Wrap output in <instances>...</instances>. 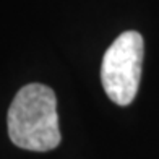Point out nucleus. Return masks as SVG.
I'll return each mask as SVG.
<instances>
[{
    "label": "nucleus",
    "instance_id": "obj_1",
    "mask_svg": "<svg viewBox=\"0 0 159 159\" xmlns=\"http://www.w3.org/2000/svg\"><path fill=\"white\" fill-rule=\"evenodd\" d=\"M8 135L13 144L28 151H50L62 140L55 93L49 86H23L8 109Z\"/></svg>",
    "mask_w": 159,
    "mask_h": 159
},
{
    "label": "nucleus",
    "instance_id": "obj_2",
    "mask_svg": "<svg viewBox=\"0 0 159 159\" xmlns=\"http://www.w3.org/2000/svg\"><path fill=\"white\" fill-rule=\"evenodd\" d=\"M143 38L136 31L122 33L106 50L101 65L104 91L117 106H128L138 93L143 63Z\"/></svg>",
    "mask_w": 159,
    "mask_h": 159
}]
</instances>
